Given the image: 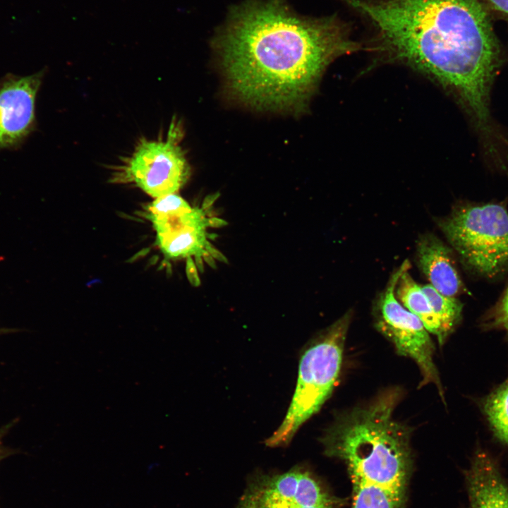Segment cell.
Masks as SVG:
<instances>
[{
    "label": "cell",
    "mask_w": 508,
    "mask_h": 508,
    "mask_svg": "<svg viewBox=\"0 0 508 508\" xmlns=\"http://www.w3.org/2000/svg\"><path fill=\"white\" fill-rule=\"evenodd\" d=\"M213 45L231 94L264 109H298L336 57L355 50L337 17L310 18L286 0L233 6Z\"/></svg>",
    "instance_id": "1"
},
{
    "label": "cell",
    "mask_w": 508,
    "mask_h": 508,
    "mask_svg": "<svg viewBox=\"0 0 508 508\" xmlns=\"http://www.w3.org/2000/svg\"><path fill=\"white\" fill-rule=\"evenodd\" d=\"M344 1L368 19L385 51L458 96L485 147L498 143L489 102L502 52L480 0Z\"/></svg>",
    "instance_id": "2"
},
{
    "label": "cell",
    "mask_w": 508,
    "mask_h": 508,
    "mask_svg": "<svg viewBox=\"0 0 508 508\" xmlns=\"http://www.w3.org/2000/svg\"><path fill=\"white\" fill-rule=\"evenodd\" d=\"M400 394L388 390L337 419L321 442L342 461L351 479L406 492L412 470L411 430L394 417Z\"/></svg>",
    "instance_id": "3"
},
{
    "label": "cell",
    "mask_w": 508,
    "mask_h": 508,
    "mask_svg": "<svg viewBox=\"0 0 508 508\" xmlns=\"http://www.w3.org/2000/svg\"><path fill=\"white\" fill-rule=\"evenodd\" d=\"M351 318L349 310L303 351L293 398L282 424L265 440L267 447L286 446L301 425L320 410L332 394L340 373Z\"/></svg>",
    "instance_id": "4"
},
{
    "label": "cell",
    "mask_w": 508,
    "mask_h": 508,
    "mask_svg": "<svg viewBox=\"0 0 508 508\" xmlns=\"http://www.w3.org/2000/svg\"><path fill=\"white\" fill-rule=\"evenodd\" d=\"M438 225L472 271L493 277L508 269V211L504 205H460Z\"/></svg>",
    "instance_id": "5"
},
{
    "label": "cell",
    "mask_w": 508,
    "mask_h": 508,
    "mask_svg": "<svg viewBox=\"0 0 508 508\" xmlns=\"http://www.w3.org/2000/svg\"><path fill=\"white\" fill-rule=\"evenodd\" d=\"M410 268L405 260L391 275L374 308L375 325L394 346L397 352L413 359L422 375L421 386L434 384L442 397V388L434 362L435 346L421 320L397 298L395 288L401 274Z\"/></svg>",
    "instance_id": "6"
},
{
    "label": "cell",
    "mask_w": 508,
    "mask_h": 508,
    "mask_svg": "<svg viewBox=\"0 0 508 508\" xmlns=\"http://www.w3.org/2000/svg\"><path fill=\"white\" fill-rule=\"evenodd\" d=\"M180 131L173 123L166 139L140 140L115 170L113 179L133 183L154 199L176 193L190 174L179 145Z\"/></svg>",
    "instance_id": "7"
},
{
    "label": "cell",
    "mask_w": 508,
    "mask_h": 508,
    "mask_svg": "<svg viewBox=\"0 0 508 508\" xmlns=\"http://www.w3.org/2000/svg\"><path fill=\"white\" fill-rule=\"evenodd\" d=\"M346 503L309 468L298 464L284 472L251 475L235 508H341Z\"/></svg>",
    "instance_id": "8"
},
{
    "label": "cell",
    "mask_w": 508,
    "mask_h": 508,
    "mask_svg": "<svg viewBox=\"0 0 508 508\" xmlns=\"http://www.w3.org/2000/svg\"><path fill=\"white\" fill-rule=\"evenodd\" d=\"M146 218L155 233L156 243L166 258H191L201 262L205 255H215L207 240L210 219L202 209L164 206L146 211Z\"/></svg>",
    "instance_id": "9"
},
{
    "label": "cell",
    "mask_w": 508,
    "mask_h": 508,
    "mask_svg": "<svg viewBox=\"0 0 508 508\" xmlns=\"http://www.w3.org/2000/svg\"><path fill=\"white\" fill-rule=\"evenodd\" d=\"M42 74L11 76L0 83V149L16 146L30 133Z\"/></svg>",
    "instance_id": "10"
},
{
    "label": "cell",
    "mask_w": 508,
    "mask_h": 508,
    "mask_svg": "<svg viewBox=\"0 0 508 508\" xmlns=\"http://www.w3.org/2000/svg\"><path fill=\"white\" fill-rule=\"evenodd\" d=\"M418 265L440 293L455 297L464 286L450 249L436 236L425 234L419 237L416 245Z\"/></svg>",
    "instance_id": "11"
},
{
    "label": "cell",
    "mask_w": 508,
    "mask_h": 508,
    "mask_svg": "<svg viewBox=\"0 0 508 508\" xmlns=\"http://www.w3.org/2000/svg\"><path fill=\"white\" fill-rule=\"evenodd\" d=\"M468 508H508V486L495 461L478 452L466 473Z\"/></svg>",
    "instance_id": "12"
},
{
    "label": "cell",
    "mask_w": 508,
    "mask_h": 508,
    "mask_svg": "<svg viewBox=\"0 0 508 508\" xmlns=\"http://www.w3.org/2000/svg\"><path fill=\"white\" fill-rule=\"evenodd\" d=\"M395 293L399 301L417 316L427 330L436 337L439 344L442 345L445 342L439 321L421 286L412 278L409 270L400 276L396 285Z\"/></svg>",
    "instance_id": "13"
},
{
    "label": "cell",
    "mask_w": 508,
    "mask_h": 508,
    "mask_svg": "<svg viewBox=\"0 0 508 508\" xmlns=\"http://www.w3.org/2000/svg\"><path fill=\"white\" fill-rule=\"evenodd\" d=\"M352 508H402L406 492L396 491L361 480H351Z\"/></svg>",
    "instance_id": "14"
},
{
    "label": "cell",
    "mask_w": 508,
    "mask_h": 508,
    "mask_svg": "<svg viewBox=\"0 0 508 508\" xmlns=\"http://www.w3.org/2000/svg\"><path fill=\"white\" fill-rule=\"evenodd\" d=\"M441 327L444 342L461 319L463 304L455 297L445 296L430 284L421 286Z\"/></svg>",
    "instance_id": "15"
},
{
    "label": "cell",
    "mask_w": 508,
    "mask_h": 508,
    "mask_svg": "<svg viewBox=\"0 0 508 508\" xmlns=\"http://www.w3.org/2000/svg\"><path fill=\"white\" fill-rule=\"evenodd\" d=\"M484 409L496 436L508 444V380L488 397Z\"/></svg>",
    "instance_id": "16"
},
{
    "label": "cell",
    "mask_w": 508,
    "mask_h": 508,
    "mask_svg": "<svg viewBox=\"0 0 508 508\" xmlns=\"http://www.w3.org/2000/svg\"><path fill=\"white\" fill-rule=\"evenodd\" d=\"M494 324L508 332V288L496 310Z\"/></svg>",
    "instance_id": "17"
},
{
    "label": "cell",
    "mask_w": 508,
    "mask_h": 508,
    "mask_svg": "<svg viewBox=\"0 0 508 508\" xmlns=\"http://www.w3.org/2000/svg\"><path fill=\"white\" fill-rule=\"evenodd\" d=\"M488 11H491L508 22V0H480Z\"/></svg>",
    "instance_id": "18"
}]
</instances>
